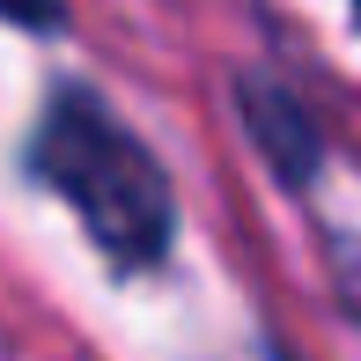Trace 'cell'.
Listing matches in <instances>:
<instances>
[{"instance_id":"1","label":"cell","mask_w":361,"mask_h":361,"mask_svg":"<svg viewBox=\"0 0 361 361\" xmlns=\"http://www.w3.org/2000/svg\"><path fill=\"white\" fill-rule=\"evenodd\" d=\"M30 170L81 214L89 243L126 273H147L170 258L177 236V192L147 140L96 89H52L37 133H30Z\"/></svg>"},{"instance_id":"2","label":"cell","mask_w":361,"mask_h":361,"mask_svg":"<svg viewBox=\"0 0 361 361\" xmlns=\"http://www.w3.org/2000/svg\"><path fill=\"white\" fill-rule=\"evenodd\" d=\"M236 111H243V133L258 140V155L273 162V177H281L288 192H302L310 177H317V162H324V133L302 111V96L281 89L273 74H243L236 81Z\"/></svg>"},{"instance_id":"3","label":"cell","mask_w":361,"mask_h":361,"mask_svg":"<svg viewBox=\"0 0 361 361\" xmlns=\"http://www.w3.org/2000/svg\"><path fill=\"white\" fill-rule=\"evenodd\" d=\"M0 23H23V30H59V23H67V0H0Z\"/></svg>"},{"instance_id":"4","label":"cell","mask_w":361,"mask_h":361,"mask_svg":"<svg viewBox=\"0 0 361 361\" xmlns=\"http://www.w3.org/2000/svg\"><path fill=\"white\" fill-rule=\"evenodd\" d=\"M281 361H288V354H281Z\"/></svg>"}]
</instances>
